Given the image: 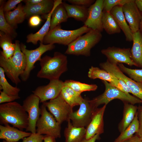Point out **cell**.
Instances as JSON below:
<instances>
[{"label": "cell", "mask_w": 142, "mask_h": 142, "mask_svg": "<svg viewBox=\"0 0 142 142\" xmlns=\"http://www.w3.org/2000/svg\"><path fill=\"white\" fill-rule=\"evenodd\" d=\"M40 69L37 76L49 80L58 79L68 70L67 56L58 52H55L53 57L45 55L39 61Z\"/></svg>", "instance_id": "1"}, {"label": "cell", "mask_w": 142, "mask_h": 142, "mask_svg": "<svg viewBox=\"0 0 142 142\" xmlns=\"http://www.w3.org/2000/svg\"><path fill=\"white\" fill-rule=\"evenodd\" d=\"M0 122L23 130L28 126V114L22 105L17 102L2 103L0 105Z\"/></svg>", "instance_id": "2"}, {"label": "cell", "mask_w": 142, "mask_h": 142, "mask_svg": "<svg viewBox=\"0 0 142 142\" xmlns=\"http://www.w3.org/2000/svg\"><path fill=\"white\" fill-rule=\"evenodd\" d=\"M16 48L13 56L11 58L6 59L1 54L0 66L4 70L7 76L16 85L21 82L19 78L24 72L26 67V57L21 51L19 41L16 40Z\"/></svg>", "instance_id": "3"}, {"label": "cell", "mask_w": 142, "mask_h": 142, "mask_svg": "<svg viewBox=\"0 0 142 142\" xmlns=\"http://www.w3.org/2000/svg\"><path fill=\"white\" fill-rule=\"evenodd\" d=\"M102 37L101 32L91 29L68 45L65 53L77 56H89L91 49L99 43Z\"/></svg>", "instance_id": "4"}, {"label": "cell", "mask_w": 142, "mask_h": 142, "mask_svg": "<svg viewBox=\"0 0 142 142\" xmlns=\"http://www.w3.org/2000/svg\"><path fill=\"white\" fill-rule=\"evenodd\" d=\"M102 81L105 87L104 92L89 100L90 104L95 109L100 105H107L111 101L115 99H119L123 103H128L133 105L142 103L141 100L136 97L122 92L106 81Z\"/></svg>", "instance_id": "5"}, {"label": "cell", "mask_w": 142, "mask_h": 142, "mask_svg": "<svg viewBox=\"0 0 142 142\" xmlns=\"http://www.w3.org/2000/svg\"><path fill=\"white\" fill-rule=\"evenodd\" d=\"M91 29L84 25L74 30H64L62 29L60 24L49 31L44 37L43 43L45 44L57 43L68 46Z\"/></svg>", "instance_id": "6"}, {"label": "cell", "mask_w": 142, "mask_h": 142, "mask_svg": "<svg viewBox=\"0 0 142 142\" xmlns=\"http://www.w3.org/2000/svg\"><path fill=\"white\" fill-rule=\"evenodd\" d=\"M40 108L41 116L36 123V133L40 134L50 135L56 139L60 138L61 124L47 111L46 107L43 104Z\"/></svg>", "instance_id": "7"}, {"label": "cell", "mask_w": 142, "mask_h": 142, "mask_svg": "<svg viewBox=\"0 0 142 142\" xmlns=\"http://www.w3.org/2000/svg\"><path fill=\"white\" fill-rule=\"evenodd\" d=\"M21 50L26 57V67L23 73L20 76L21 80L26 81L29 78L31 71L35 68L34 64L38 61L41 59L42 55L45 52L54 49V44H45L40 42L39 46L33 50H28L24 44H20Z\"/></svg>", "instance_id": "8"}, {"label": "cell", "mask_w": 142, "mask_h": 142, "mask_svg": "<svg viewBox=\"0 0 142 142\" xmlns=\"http://www.w3.org/2000/svg\"><path fill=\"white\" fill-rule=\"evenodd\" d=\"M99 66L101 69L123 82L130 89L131 94L142 101V83L136 82L128 77L121 71L117 65L111 63L107 60L100 63Z\"/></svg>", "instance_id": "9"}, {"label": "cell", "mask_w": 142, "mask_h": 142, "mask_svg": "<svg viewBox=\"0 0 142 142\" xmlns=\"http://www.w3.org/2000/svg\"><path fill=\"white\" fill-rule=\"evenodd\" d=\"M60 124L69 119L73 109L63 99L60 94L48 102L42 103Z\"/></svg>", "instance_id": "10"}, {"label": "cell", "mask_w": 142, "mask_h": 142, "mask_svg": "<svg viewBox=\"0 0 142 142\" xmlns=\"http://www.w3.org/2000/svg\"><path fill=\"white\" fill-rule=\"evenodd\" d=\"M39 102V98L33 94L27 97L23 101L22 106L28 116V125L26 131L36 133V123L41 115Z\"/></svg>", "instance_id": "11"}, {"label": "cell", "mask_w": 142, "mask_h": 142, "mask_svg": "<svg viewBox=\"0 0 142 142\" xmlns=\"http://www.w3.org/2000/svg\"><path fill=\"white\" fill-rule=\"evenodd\" d=\"M130 49L113 46L102 49L101 52L106 57L107 60L111 63L118 65L124 63L130 66L137 67L131 58Z\"/></svg>", "instance_id": "12"}, {"label": "cell", "mask_w": 142, "mask_h": 142, "mask_svg": "<svg viewBox=\"0 0 142 142\" xmlns=\"http://www.w3.org/2000/svg\"><path fill=\"white\" fill-rule=\"evenodd\" d=\"M78 109L73 111L69 119L73 125L77 127L86 128L90 123L92 114L96 109L90 104L89 100L83 98Z\"/></svg>", "instance_id": "13"}, {"label": "cell", "mask_w": 142, "mask_h": 142, "mask_svg": "<svg viewBox=\"0 0 142 142\" xmlns=\"http://www.w3.org/2000/svg\"><path fill=\"white\" fill-rule=\"evenodd\" d=\"M64 86V82L59 79L51 80L48 84L38 87L32 92L42 103L58 97Z\"/></svg>", "instance_id": "14"}, {"label": "cell", "mask_w": 142, "mask_h": 142, "mask_svg": "<svg viewBox=\"0 0 142 142\" xmlns=\"http://www.w3.org/2000/svg\"><path fill=\"white\" fill-rule=\"evenodd\" d=\"M104 0H97L88 8V17L84 23L88 28L102 32L103 30L102 23Z\"/></svg>", "instance_id": "15"}, {"label": "cell", "mask_w": 142, "mask_h": 142, "mask_svg": "<svg viewBox=\"0 0 142 142\" xmlns=\"http://www.w3.org/2000/svg\"><path fill=\"white\" fill-rule=\"evenodd\" d=\"M107 105L97 108L93 112L91 120L86 128L85 139H88L96 134L100 135L104 132L103 116Z\"/></svg>", "instance_id": "16"}, {"label": "cell", "mask_w": 142, "mask_h": 142, "mask_svg": "<svg viewBox=\"0 0 142 142\" xmlns=\"http://www.w3.org/2000/svg\"><path fill=\"white\" fill-rule=\"evenodd\" d=\"M132 0L122 6V10L126 20L133 33L139 29L142 14L137 7L134 2Z\"/></svg>", "instance_id": "17"}, {"label": "cell", "mask_w": 142, "mask_h": 142, "mask_svg": "<svg viewBox=\"0 0 142 142\" xmlns=\"http://www.w3.org/2000/svg\"><path fill=\"white\" fill-rule=\"evenodd\" d=\"M62 3V0H54V5L52 11L47 15V20L42 28L37 32L28 34L27 37V42L31 43L34 45L40 41L43 43L44 38L50 30L51 19L52 14L55 9L59 5Z\"/></svg>", "instance_id": "18"}, {"label": "cell", "mask_w": 142, "mask_h": 142, "mask_svg": "<svg viewBox=\"0 0 142 142\" xmlns=\"http://www.w3.org/2000/svg\"><path fill=\"white\" fill-rule=\"evenodd\" d=\"M0 125V139L8 142H17L30 136L32 133L20 130L8 124Z\"/></svg>", "instance_id": "19"}, {"label": "cell", "mask_w": 142, "mask_h": 142, "mask_svg": "<svg viewBox=\"0 0 142 142\" xmlns=\"http://www.w3.org/2000/svg\"><path fill=\"white\" fill-rule=\"evenodd\" d=\"M110 12L124 34L126 40L128 42L132 41L133 33L126 21L122 10V6H118L114 7Z\"/></svg>", "instance_id": "20"}, {"label": "cell", "mask_w": 142, "mask_h": 142, "mask_svg": "<svg viewBox=\"0 0 142 142\" xmlns=\"http://www.w3.org/2000/svg\"><path fill=\"white\" fill-rule=\"evenodd\" d=\"M88 76L91 79H98L102 81H106L117 88L121 82L120 79L106 70L93 66L89 69Z\"/></svg>", "instance_id": "21"}, {"label": "cell", "mask_w": 142, "mask_h": 142, "mask_svg": "<svg viewBox=\"0 0 142 142\" xmlns=\"http://www.w3.org/2000/svg\"><path fill=\"white\" fill-rule=\"evenodd\" d=\"M54 0H46L43 3L34 4H26L23 11L26 16L48 14L52 11L54 5Z\"/></svg>", "instance_id": "22"}, {"label": "cell", "mask_w": 142, "mask_h": 142, "mask_svg": "<svg viewBox=\"0 0 142 142\" xmlns=\"http://www.w3.org/2000/svg\"><path fill=\"white\" fill-rule=\"evenodd\" d=\"M67 122V126L64 131L65 142H82L85 138L86 128L74 126L70 120Z\"/></svg>", "instance_id": "23"}, {"label": "cell", "mask_w": 142, "mask_h": 142, "mask_svg": "<svg viewBox=\"0 0 142 142\" xmlns=\"http://www.w3.org/2000/svg\"><path fill=\"white\" fill-rule=\"evenodd\" d=\"M132 41L131 58L137 67L142 68V32L139 30L133 33Z\"/></svg>", "instance_id": "24"}, {"label": "cell", "mask_w": 142, "mask_h": 142, "mask_svg": "<svg viewBox=\"0 0 142 142\" xmlns=\"http://www.w3.org/2000/svg\"><path fill=\"white\" fill-rule=\"evenodd\" d=\"M124 104L122 119L119 124L118 129L120 133L124 131L134 120L138 107L134 105L126 103Z\"/></svg>", "instance_id": "25"}, {"label": "cell", "mask_w": 142, "mask_h": 142, "mask_svg": "<svg viewBox=\"0 0 142 142\" xmlns=\"http://www.w3.org/2000/svg\"><path fill=\"white\" fill-rule=\"evenodd\" d=\"M62 3L66 11L68 18H72L75 20L84 23L88 17V8L74 4H70L64 2Z\"/></svg>", "instance_id": "26"}, {"label": "cell", "mask_w": 142, "mask_h": 142, "mask_svg": "<svg viewBox=\"0 0 142 142\" xmlns=\"http://www.w3.org/2000/svg\"><path fill=\"white\" fill-rule=\"evenodd\" d=\"M4 15L7 22L14 27L23 22L26 17L23 11V6L21 3L13 11L5 12Z\"/></svg>", "instance_id": "27"}, {"label": "cell", "mask_w": 142, "mask_h": 142, "mask_svg": "<svg viewBox=\"0 0 142 142\" xmlns=\"http://www.w3.org/2000/svg\"><path fill=\"white\" fill-rule=\"evenodd\" d=\"M60 94L64 100L72 108L79 105L83 99L81 94L67 86L63 87Z\"/></svg>", "instance_id": "28"}, {"label": "cell", "mask_w": 142, "mask_h": 142, "mask_svg": "<svg viewBox=\"0 0 142 142\" xmlns=\"http://www.w3.org/2000/svg\"><path fill=\"white\" fill-rule=\"evenodd\" d=\"M102 23L103 29L108 34L119 33L121 29L109 12L103 11Z\"/></svg>", "instance_id": "29"}, {"label": "cell", "mask_w": 142, "mask_h": 142, "mask_svg": "<svg viewBox=\"0 0 142 142\" xmlns=\"http://www.w3.org/2000/svg\"><path fill=\"white\" fill-rule=\"evenodd\" d=\"M68 18L66 11L62 3L56 7L52 14L49 30L61 23L67 22Z\"/></svg>", "instance_id": "30"}, {"label": "cell", "mask_w": 142, "mask_h": 142, "mask_svg": "<svg viewBox=\"0 0 142 142\" xmlns=\"http://www.w3.org/2000/svg\"><path fill=\"white\" fill-rule=\"evenodd\" d=\"M139 122L137 112L131 124L120 134L113 142H122L132 137L139 130Z\"/></svg>", "instance_id": "31"}, {"label": "cell", "mask_w": 142, "mask_h": 142, "mask_svg": "<svg viewBox=\"0 0 142 142\" xmlns=\"http://www.w3.org/2000/svg\"><path fill=\"white\" fill-rule=\"evenodd\" d=\"M64 85L70 88L80 94L84 92L95 91L98 88L95 84H89L71 80L64 82Z\"/></svg>", "instance_id": "32"}, {"label": "cell", "mask_w": 142, "mask_h": 142, "mask_svg": "<svg viewBox=\"0 0 142 142\" xmlns=\"http://www.w3.org/2000/svg\"><path fill=\"white\" fill-rule=\"evenodd\" d=\"M3 69L0 67V90L11 96H18L20 89L17 87L11 85L7 81Z\"/></svg>", "instance_id": "33"}, {"label": "cell", "mask_w": 142, "mask_h": 142, "mask_svg": "<svg viewBox=\"0 0 142 142\" xmlns=\"http://www.w3.org/2000/svg\"><path fill=\"white\" fill-rule=\"evenodd\" d=\"M0 8V30L5 34L11 36L12 38L16 37L17 34L14 27L11 25L6 19L3 10V3L2 1Z\"/></svg>", "instance_id": "34"}, {"label": "cell", "mask_w": 142, "mask_h": 142, "mask_svg": "<svg viewBox=\"0 0 142 142\" xmlns=\"http://www.w3.org/2000/svg\"><path fill=\"white\" fill-rule=\"evenodd\" d=\"M118 65L121 71L128 75L130 78L136 82L142 83V68L141 69H130L123 64H119Z\"/></svg>", "instance_id": "35"}, {"label": "cell", "mask_w": 142, "mask_h": 142, "mask_svg": "<svg viewBox=\"0 0 142 142\" xmlns=\"http://www.w3.org/2000/svg\"><path fill=\"white\" fill-rule=\"evenodd\" d=\"M132 0H104L103 11L110 12L114 7L118 6H123Z\"/></svg>", "instance_id": "36"}, {"label": "cell", "mask_w": 142, "mask_h": 142, "mask_svg": "<svg viewBox=\"0 0 142 142\" xmlns=\"http://www.w3.org/2000/svg\"><path fill=\"white\" fill-rule=\"evenodd\" d=\"M12 38L10 36L0 31V46L2 51L9 49L14 44V43L12 42Z\"/></svg>", "instance_id": "37"}, {"label": "cell", "mask_w": 142, "mask_h": 142, "mask_svg": "<svg viewBox=\"0 0 142 142\" xmlns=\"http://www.w3.org/2000/svg\"><path fill=\"white\" fill-rule=\"evenodd\" d=\"M44 135L37 133H32L29 136L23 138L22 142H43Z\"/></svg>", "instance_id": "38"}, {"label": "cell", "mask_w": 142, "mask_h": 142, "mask_svg": "<svg viewBox=\"0 0 142 142\" xmlns=\"http://www.w3.org/2000/svg\"><path fill=\"white\" fill-rule=\"evenodd\" d=\"M0 103L1 104L13 102L16 100L20 98L19 96L10 95L1 90H0Z\"/></svg>", "instance_id": "39"}, {"label": "cell", "mask_w": 142, "mask_h": 142, "mask_svg": "<svg viewBox=\"0 0 142 142\" xmlns=\"http://www.w3.org/2000/svg\"><path fill=\"white\" fill-rule=\"evenodd\" d=\"M66 1L72 4L83 6L88 8L95 2L94 0H68Z\"/></svg>", "instance_id": "40"}, {"label": "cell", "mask_w": 142, "mask_h": 142, "mask_svg": "<svg viewBox=\"0 0 142 142\" xmlns=\"http://www.w3.org/2000/svg\"><path fill=\"white\" fill-rule=\"evenodd\" d=\"M22 0H9L6 3L3 7V10L5 12L10 11L14 9L16 6L20 3Z\"/></svg>", "instance_id": "41"}, {"label": "cell", "mask_w": 142, "mask_h": 142, "mask_svg": "<svg viewBox=\"0 0 142 142\" xmlns=\"http://www.w3.org/2000/svg\"><path fill=\"white\" fill-rule=\"evenodd\" d=\"M138 116L139 127L138 132L135 134L142 140V105L138 108Z\"/></svg>", "instance_id": "42"}, {"label": "cell", "mask_w": 142, "mask_h": 142, "mask_svg": "<svg viewBox=\"0 0 142 142\" xmlns=\"http://www.w3.org/2000/svg\"><path fill=\"white\" fill-rule=\"evenodd\" d=\"M42 19L38 15H34L31 16L29 19V24L32 27L38 26L40 23Z\"/></svg>", "instance_id": "43"}, {"label": "cell", "mask_w": 142, "mask_h": 142, "mask_svg": "<svg viewBox=\"0 0 142 142\" xmlns=\"http://www.w3.org/2000/svg\"><path fill=\"white\" fill-rule=\"evenodd\" d=\"M16 48L15 44L9 49L5 51H0V54L2 55L6 59H8L11 58L15 53Z\"/></svg>", "instance_id": "44"}, {"label": "cell", "mask_w": 142, "mask_h": 142, "mask_svg": "<svg viewBox=\"0 0 142 142\" xmlns=\"http://www.w3.org/2000/svg\"><path fill=\"white\" fill-rule=\"evenodd\" d=\"M122 142H142V140L137 135H135Z\"/></svg>", "instance_id": "45"}, {"label": "cell", "mask_w": 142, "mask_h": 142, "mask_svg": "<svg viewBox=\"0 0 142 142\" xmlns=\"http://www.w3.org/2000/svg\"><path fill=\"white\" fill-rule=\"evenodd\" d=\"M46 0H27L24 1L26 4H34L45 2Z\"/></svg>", "instance_id": "46"}, {"label": "cell", "mask_w": 142, "mask_h": 142, "mask_svg": "<svg viewBox=\"0 0 142 142\" xmlns=\"http://www.w3.org/2000/svg\"><path fill=\"white\" fill-rule=\"evenodd\" d=\"M55 139L54 137L50 135H44V142H56Z\"/></svg>", "instance_id": "47"}, {"label": "cell", "mask_w": 142, "mask_h": 142, "mask_svg": "<svg viewBox=\"0 0 142 142\" xmlns=\"http://www.w3.org/2000/svg\"><path fill=\"white\" fill-rule=\"evenodd\" d=\"M100 139V135L96 134L90 139H84L82 142H95L96 140Z\"/></svg>", "instance_id": "48"}, {"label": "cell", "mask_w": 142, "mask_h": 142, "mask_svg": "<svg viewBox=\"0 0 142 142\" xmlns=\"http://www.w3.org/2000/svg\"><path fill=\"white\" fill-rule=\"evenodd\" d=\"M134 2L139 11L142 13V0H135Z\"/></svg>", "instance_id": "49"}, {"label": "cell", "mask_w": 142, "mask_h": 142, "mask_svg": "<svg viewBox=\"0 0 142 142\" xmlns=\"http://www.w3.org/2000/svg\"><path fill=\"white\" fill-rule=\"evenodd\" d=\"M139 30L142 32V16L140 23Z\"/></svg>", "instance_id": "50"}, {"label": "cell", "mask_w": 142, "mask_h": 142, "mask_svg": "<svg viewBox=\"0 0 142 142\" xmlns=\"http://www.w3.org/2000/svg\"><path fill=\"white\" fill-rule=\"evenodd\" d=\"M2 142H8L7 141L5 140H3L2 141Z\"/></svg>", "instance_id": "51"}]
</instances>
